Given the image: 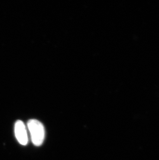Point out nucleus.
<instances>
[{
  "mask_svg": "<svg viewBox=\"0 0 159 160\" xmlns=\"http://www.w3.org/2000/svg\"><path fill=\"white\" fill-rule=\"evenodd\" d=\"M15 134L20 144L26 146L28 142V136L26 125L21 120H18L15 124Z\"/></svg>",
  "mask_w": 159,
  "mask_h": 160,
  "instance_id": "2",
  "label": "nucleus"
},
{
  "mask_svg": "<svg viewBox=\"0 0 159 160\" xmlns=\"http://www.w3.org/2000/svg\"><path fill=\"white\" fill-rule=\"evenodd\" d=\"M27 128L33 144L36 146L42 145L45 138V130L43 124L37 120L31 119L27 122Z\"/></svg>",
  "mask_w": 159,
  "mask_h": 160,
  "instance_id": "1",
  "label": "nucleus"
}]
</instances>
